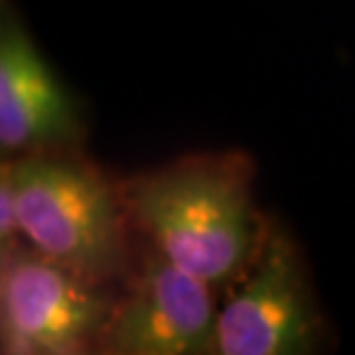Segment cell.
<instances>
[{"label": "cell", "mask_w": 355, "mask_h": 355, "mask_svg": "<svg viewBox=\"0 0 355 355\" xmlns=\"http://www.w3.org/2000/svg\"><path fill=\"white\" fill-rule=\"evenodd\" d=\"M86 137L81 109L19 19L0 10V150L5 157L76 150Z\"/></svg>", "instance_id": "8992f818"}, {"label": "cell", "mask_w": 355, "mask_h": 355, "mask_svg": "<svg viewBox=\"0 0 355 355\" xmlns=\"http://www.w3.org/2000/svg\"><path fill=\"white\" fill-rule=\"evenodd\" d=\"M10 159L28 247L106 286L130 270L132 222L120 187L76 150Z\"/></svg>", "instance_id": "7a4b0ae2"}, {"label": "cell", "mask_w": 355, "mask_h": 355, "mask_svg": "<svg viewBox=\"0 0 355 355\" xmlns=\"http://www.w3.org/2000/svg\"><path fill=\"white\" fill-rule=\"evenodd\" d=\"M254 178L243 150L196 153L130 178L120 194L148 247L217 288L245 272L259 243Z\"/></svg>", "instance_id": "6da1fadb"}, {"label": "cell", "mask_w": 355, "mask_h": 355, "mask_svg": "<svg viewBox=\"0 0 355 355\" xmlns=\"http://www.w3.org/2000/svg\"><path fill=\"white\" fill-rule=\"evenodd\" d=\"M116 297L37 250L19 243L0 254L3 353H88L109 321Z\"/></svg>", "instance_id": "277c9868"}, {"label": "cell", "mask_w": 355, "mask_h": 355, "mask_svg": "<svg viewBox=\"0 0 355 355\" xmlns=\"http://www.w3.org/2000/svg\"><path fill=\"white\" fill-rule=\"evenodd\" d=\"M217 314L210 355H307L323 349L325 321L300 247L263 219L259 243Z\"/></svg>", "instance_id": "3957f363"}, {"label": "cell", "mask_w": 355, "mask_h": 355, "mask_svg": "<svg viewBox=\"0 0 355 355\" xmlns=\"http://www.w3.org/2000/svg\"><path fill=\"white\" fill-rule=\"evenodd\" d=\"M19 243L24 240H21L17 182H14L12 159L3 157V166H0V252Z\"/></svg>", "instance_id": "52a82bcc"}, {"label": "cell", "mask_w": 355, "mask_h": 355, "mask_svg": "<svg viewBox=\"0 0 355 355\" xmlns=\"http://www.w3.org/2000/svg\"><path fill=\"white\" fill-rule=\"evenodd\" d=\"M212 284L148 247L116 297L97 351L109 355H210L217 325Z\"/></svg>", "instance_id": "5b68a950"}]
</instances>
